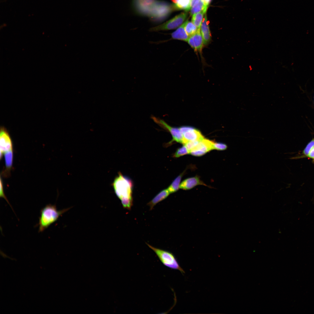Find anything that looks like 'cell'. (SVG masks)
I'll return each mask as SVG.
<instances>
[{
	"label": "cell",
	"mask_w": 314,
	"mask_h": 314,
	"mask_svg": "<svg viewBox=\"0 0 314 314\" xmlns=\"http://www.w3.org/2000/svg\"><path fill=\"white\" fill-rule=\"evenodd\" d=\"M112 185L115 193L121 200L123 207L130 209L132 205V182L119 172Z\"/></svg>",
	"instance_id": "1"
},
{
	"label": "cell",
	"mask_w": 314,
	"mask_h": 314,
	"mask_svg": "<svg viewBox=\"0 0 314 314\" xmlns=\"http://www.w3.org/2000/svg\"><path fill=\"white\" fill-rule=\"evenodd\" d=\"M67 209L58 210L55 205H46L41 210L39 221V232H42L56 221Z\"/></svg>",
	"instance_id": "2"
},
{
	"label": "cell",
	"mask_w": 314,
	"mask_h": 314,
	"mask_svg": "<svg viewBox=\"0 0 314 314\" xmlns=\"http://www.w3.org/2000/svg\"><path fill=\"white\" fill-rule=\"evenodd\" d=\"M174 10L172 5L164 1H157L152 7L148 16L155 23L164 21Z\"/></svg>",
	"instance_id": "3"
},
{
	"label": "cell",
	"mask_w": 314,
	"mask_h": 314,
	"mask_svg": "<svg viewBox=\"0 0 314 314\" xmlns=\"http://www.w3.org/2000/svg\"><path fill=\"white\" fill-rule=\"evenodd\" d=\"M147 244L155 253L164 265L172 269L178 270L182 273H184L172 253L168 251L154 247L148 244Z\"/></svg>",
	"instance_id": "4"
},
{
	"label": "cell",
	"mask_w": 314,
	"mask_h": 314,
	"mask_svg": "<svg viewBox=\"0 0 314 314\" xmlns=\"http://www.w3.org/2000/svg\"><path fill=\"white\" fill-rule=\"evenodd\" d=\"M187 16V12H182L162 24L150 28L149 29V31L151 32H158L173 30L178 28L184 23Z\"/></svg>",
	"instance_id": "5"
},
{
	"label": "cell",
	"mask_w": 314,
	"mask_h": 314,
	"mask_svg": "<svg viewBox=\"0 0 314 314\" xmlns=\"http://www.w3.org/2000/svg\"><path fill=\"white\" fill-rule=\"evenodd\" d=\"M151 118L155 123L161 128L167 130L171 134L172 137V140L170 143L173 141H175L183 144V137L179 128L172 127L163 120L155 117H152Z\"/></svg>",
	"instance_id": "6"
},
{
	"label": "cell",
	"mask_w": 314,
	"mask_h": 314,
	"mask_svg": "<svg viewBox=\"0 0 314 314\" xmlns=\"http://www.w3.org/2000/svg\"><path fill=\"white\" fill-rule=\"evenodd\" d=\"M156 0H133L132 5L135 12L138 14L148 16Z\"/></svg>",
	"instance_id": "7"
},
{
	"label": "cell",
	"mask_w": 314,
	"mask_h": 314,
	"mask_svg": "<svg viewBox=\"0 0 314 314\" xmlns=\"http://www.w3.org/2000/svg\"><path fill=\"white\" fill-rule=\"evenodd\" d=\"M179 129L183 137V144L189 141H200L204 138L199 130L193 127L182 126Z\"/></svg>",
	"instance_id": "8"
},
{
	"label": "cell",
	"mask_w": 314,
	"mask_h": 314,
	"mask_svg": "<svg viewBox=\"0 0 314 314\" xmlns=\"http://www.w3.org/2000/svg\"><path fill=\"white\" fill-rule=\"evenodd\" d=\"M214 142L204 138L199 142L197 145L190 152L192 155L199 156L213 149Z\"/></svg>",
	"instance_id": "9"
},
{
	"label": "cell",
	"mask_w": 314,
	"mask_h": 314,
	"mask_svg": "<svg viewBox=\"0 0 314 314\" xmlns=\"http://www.w3.org/2000/svg\"><path fill=\"white\" fill-rule=\"evenodd\" d=\"M0 133V159L3 153L13 149L12 140L7 130L1 128Z\"/></svg>",
	"instance_id": "10"
},
{
	"label": "cell",
	"mask_w": 314,
	"mask_h": 314,
	"mask_svg": "<svg viewBox=\"0 0 314 314\" xmlns=\"http://www.w3.org/2000/svg\"><path fill=\"white\" fill-rule=\"evenodd\" d=\"M187 42L195 51L201 52L204 45L203 39L200 29L193 35L189 36Z\"/></svg>",
	"instance_id": "11"
},
{
	"label": "cell",
	"mask_w": 314,
	"mask_h": 314,
	"mask_svg": "<svg viewBox=\"0 0 314 314\" xmlns=\"http://www.w3.org/2000/svg\"><path fill=\"white\" fill-rule=\"evenodd\" d=\"M200 30L203 39L204 45H207L211 41V36L206 14L204 17Z\"/></svg>",
	"instance_id": "12"
},
{
	"label": "cell",
	"mask_w": 314,
	"mask_h": 314,
	"mask_svg": "<svg viewBox=\"0 0 314 314\" xmlns=\"http://www.w3.org/2000/svg\"><path fill=\"white\" fill-rule=\"evenodd\" d=\"M198 185L206 186L198 176L187 178L183 180L180 185V188L184 190H188Z\"/></svg>",
	"instance_id": "13"
},
{
	"label": "cell",
	"mask_w": 314,
	"mask_h": 314,
	"mask_svg": "<svg viewBox=\"0 0 314 314\" xmlns=\"http://www.w3.org/2000/svg\"><path fill=\"white\" fill-rule=\"evenodd\" d=\"M171 39L187 42L189 37L185 29V22L171 34Z\"/></svg>",
	"instance_id": "14"
},
{
	"label": "cell",
	"mask_w": 314,
	"mask_h": 314,
	"mask_svg": "<svg viewBox=\"0 0 314 314\" xmlns=\"http://www.w3.org/2000/svg\"><path fill=\"white\" fill-rule=\"evenodd\" d=\"M170 193L167 189L163 190L159 192L147 204L150 209H152L157 203L167 198Z\"/></svg>",
	"instance_id": "15"
},
{
	"label": "cell",
	"mask_w": 314,
	"mask_h": 314,
	"mask_svg": "<svg viewBox=\"0 0 314 314\" xmlns=\"http://www.w3.org/2000/svg\"><path fill=\"white\" fill-rule=\"evenodd\" d=\"M174 10H184L188 11L191 8L192 0H171Z\"/></svg>",
	"instance_id": "16"
},
{
	"label": "cell",
	"mask_w": 314,
	"mask_h": 314,
	"mask_svg": "<svg viewBox=\"0 0 314 314\" xmlns=\"http://www.w3.org/2000/svg\"><path fill=\"white\" fill-rule=\"evenodd\" d=\"M4 154V158L6 167V172L9 174V171L12 167L13 159V150H10Z\"/></svg>",
	"instance_id": "17"
},
{
	"label": "cell",
	"mask_w": 314,
	"mask_h": 314,
	"mask_svg": "<svg viewBox=\"0 0 314 314\" xmlns=\"http://www.w3.org/2000/svg\"><path fill=\"white\" fill-rule=\"evenodd\" d=\"M184 172L177 176L167 188L170 193H173L177 191L180 188V184Z\"/></svg>",
	"instance_id": "18"
},
{
	"label": "cell",
	"mask_w": 314,
	"mask_h": 314,
	"mask_svg": "<svg viewBox=\"0 0 314 314\" xmlns=\"http://www.w3.org/2000/svg\"><path fill=\"white\" fill-rule=\"evenodd\" d=\"M203 11L205 13V6L203 0H197L191 8L190 15L194 14Z\"/></svg>",
	"instance_id": "19"
},
{
	"label": "cell",
	"mask_w": 314,
	"mask_h": 314,
	"mask_svg": "<svg viewBox=\"0 0 314 314\" xmlns=\"http://www.w3.org/2000/svg\"><path fill=\"white\" fill-rule=\"evenodd\" d=\"M204 14L203 11H201L192 15V22L198 29L200 28Z\"/></svg>",
	"instance_id": "20"
},
{
	"label": "cell",
	"mask_w": 314,
	"mask_h": 314,
	"mask_svg": "<svg viewBox=\"0 0 314 314\" xmlns=\"http://www.w3.org/2000/svg\"><path fill=\"white\" fill-rule=\"evenodd\" d=\"M185 29L189 36L196 33L199 29L192 22L188 20L185 22Z\"/></svg>",
	"instance_id": "21"
},
{
	"label": "cell",
	"mask_w": 314,
	"mask_h": 314,
	"mask_svg": "<svg viewBox=\"0 0 314 314\" xmlns=\"http://www.w3.org/2000/svg\"><path fill=\"white\" fill-rule=\"evenodd\" d=\"M189 154H190L189 151L186 147L184 145L177 149L174 154L173 156L174 157L178 158Z\"/></svg>",
	"instance_id": "22"
},
{
	"label": "cell",
	"mask_w": 314,
	"mask_h": 314,
	"mask_svg": "<svg viewBox=\"0 0 314 314\" xmlns=\"http://www.w3.org/2000/svg\"><path fill=\"white\" fill-rule=\"evenodd\" d=\"M227 148V145L226 144L224 143L221 142H214L213 144V149L223 151L226 149Z\"/></svg>",
	"instance_id": "23"
},
{
	"label": "cell",
	"mask_w": 314,
	"mask_h": 314,
	"mask_svg": "<svg viewBox=\"0 0 314 314\" xmlns=\"http://www.w3.org/2000/svg\"><path fill=\"white\" fill-rule=\"evenodd\" d=\"M314 147V139L311 140L307 145L303 151V154L308 156L310 151Z\"/></svg>",
	"instance_id": "24"
},
{
	"label": "cell",
	"mask_w": 314,
	"mask_h": 314,
	"mask_svg": "<svg viewBox=\"0 0 314 314\" xmlns=\"http://www.w3.org/2000/svg\"><path fill=\"white\" fill-rule=\"evenodd\" d=\"M200 141H189L186 143L184 145L186 147L190 153V151L197 145Z\"/></svg>",
	"instance_id": "25"
},
{
	"label": "cell",
	"mask_w": 314,
	"mask_h": 314,
	"mask_svg": "<svg viewBox=\"0 0 314 314\" xmlns=\"http://www.w3.org/2000/svg\"><path fill=\"white\" fill-rule=\"evenodd\" d=\"M0 197H1L4 198L7 201L8 203L10 204L7 197H6L4 192L3 182L2 179L0 178Z\"/></svg>",
	"instance_id": "26"
},
{
	"label": "cell",
	"mask_w": 314,
	"mask_h": 314,
	"mask_svg": "<svg viewBox=\"0 0 314 314\" xmlns=\"http://www.w3.org/2000/svg\"><path fill=\"white\" fill-rule=\"evenodd\" d=\"M205 6V12H206L211 0H203Z\"/></svg>",
	"instance_id": "27"
},
{
	"label": "cell",
	"mask_w": 314,
	"mask_h": 314,
	"mask_svg": "<svg viewBox=\"0 0 314 314\" xmlns=\"http://www.w3.org/2000/svg\"><path fill=\"white\" fill-rule=\"evenodd\" d=\"M308 156L311 158H314V147L310 151Z\"/></svg>",
	"instance_id": "28"
},
{
	"label": "cell",
	"mask_w": 314,
	"mask_h": 314,
	"mask_svg": "<svg viewBox=\"0 0 314 314\" xmlns=\"http://www.w3.org/2000/svg\"><path fill=\"white\" fill-rule=\"evenodd\" d=\"M197 0H192L191 4V8Z\"/></svg>",
	"instance_id": "29"
}]
</instances>
